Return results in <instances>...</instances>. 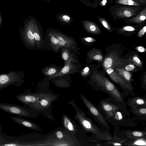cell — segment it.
<instances>
[{
	"label": "cell",
	"mask_w": 146,
	"mask_h": 146,
	"mask_svg": "<svg viewBox=\"0 0 146 146\" xmlns=\"http://www.w3.org/2000/svg\"><path fill=\"white\" fill-rule=\"evenodd\" d=\"M68 103L74 109L76 112L74 118L84 131L92 134L99 140L108 141L112 139L108 131L101 129L95 124L91 118L87 116L73 101H70Z\"/></svg>",
	"instance_id": "6da1fadb"
},
{
	"label": "cell",
	"mask_w": 146,
	"mask_h": 146,
	"mask_svg": "<svg viewBox=\"0 0 146 146\" xmlns=\"http://www.w3.org/2000/svg\"><path fill=\"white\" fill-rule=\"evenodd\" d=\"M37 95L36 101L27 107L33 109L51 120L55 121V118L52 113V103L57 100L59 96L52 92L44 91L36 92Z\"/></svg>",
	"instance_id": "7a4b0ae2"
},
{
	"label": "cell",
	"mask_w": 146,
	"mask_h": 146,
	"mask_svg": "<svg viewBox=\"0 0 146 146\" xmlns=\"http://www.w3.org/2000/svg\"><path fill=\"white\" fill-rule=\"evenodd\" d=\"M92 77L94 89L96 90L105 92L111 96L115 100L121 102L122 99L120 93L115 85L107 78L100 74L96 73Z\"/></svg>",
	"instance_id": "3957f363"
},
{
	"label": "cell",
	"mask_w": 146,
	"mask_h": 146,
	"mask_svg": "<svg viewBox=\"0 0 146 146\" xmlns=\"http://www.w3.org/2000/svg\"><path fill=\"white\" fill-rule=\"evenodd\" d=\"M29 18H25L23 21L24 27H20L19 31L20 36L25 46L29 50L38 49L33 34L34 20L35 18L31 15Z\"/></svg>",
	"instance_id": "277c9868"
},
{
	"label": "cell",
	"mask_w": 146,
	"mask_h": 146,
	"mask_svg": "<svg viewBox=\"0 0 146 146\" xmlns=\"http://www.w3.org/2000/svg\"><path fill=\"white\" fill-rule=\"evenodd\" d=\"M0 108L6 112L20 117L34 118L40 115V113L33 109L15 104L0 103Z\"/></svg>",
	"instance_id": "5b68a950"
},
{
	"label": "cell",
	"mask_w": 146,
	"mask_h": 146,
	"mask_svg": "<svg viewBox=\"0 0 146 146\" xmlns=\"http://www.w3.org/2000/svg\"><path fill=\"white\" fill-rule=\"evenodd\" d=\"M25 74L23 71H12L7 73H2L0 75V90L11 85L18 87L24 82Z\"/></svg>",
	"instance_id": "8992f818"
},
{
	"label": "cell",
	"mask_w": 146,
	"mask_h": 146,
	"mask_svg": "<svg viewBox=\"0 0 146 146\" xmlns=\"http://www.w3.org/2000/svg\"><path fill=\"white\" fill-rule=\"evenodd\" d=\"M80 97L91 115L101 126L108 131L110 129V127L106 119L102 113L101 111L85 96L80 95Z\"/></svg>",
	"instance_id": "52a82bcc"
},
{
	"label": "cell",
	"mask_w": 146,
	"mask_h": 146,
	"mask_svg": "<svg viewBox=\"0 0 146 146\" xmlns=\"http://www.w3.org/2000/svg\"><path fill=\"white\" fill-rule=\"evenodd\" d=\"M144 7L129 6L121 7L117 8L114 14L118 18L126 19L136 15Z\"/></svg>",
	"instance_id": "ba28073f"
},
{
	"label": "cell",
	"mask_w": 146,
	"mask_h": 146,
	"mask_svg": "<svg viewBox=\"0 0 146 146\" xmlns=\"http://www.w3.org/2000/svg\"><path fill=\"white\" fill-rule=\"evenodd\" d=\"M46 31L52 33L57 39L61 48L65 47L72 49L74 48L75 42L60 31L51 28L47 29Z\"/></svg>",
	"instance_id": "9c48e42d"
},
{
	"label": "cell",
	"mask_w": 146,
	"mask_h": 146,
	"mask_svg": "<svg viewBox=\"0 0 146 146\" xmlns=\"http://www.w3.org/2000/svg\"><path fill=\"white\" fill-rule=\"evenodd\" d=\"M62 120L63 125L66 129L72 133L75 136L78 135L86 137L85 132L80 129L77 124L69 117L65 114L62 116Z\"/></svg>",
	"instance_id": "30bf717a"
},
{
	"label": "cell",
	"mask_w": 146,
	"mask_h": 146,
	"mask_svg": "<svg viewBox=\"0 0 146 146\" xmlns=\"http://www.w3.org/2000/svg\"><path fill=\"white\" fill-rule=\"evenodd\" d=\"M98 109L106 116L107 119L113 117L115 112L119 107L105 100L100 101Z\"/></svg>",
	"instance_id": "8fae6325"
},
{
	"label": "cell",
	"mask_w": 146,
	"mask_h": 146,
	"mask_svg": "<svg viewBox=\"0 0 146 146\" xmlns=\"http://www.w3.org/2000/svg\"><path fill=\"white\" fill-rule=\"evenodd\" d=\"M33 34L38 49H43L44 46V31L41 25L35 18L34 20Z\"/></svg>",
	"instance_id": "7c38bea8"
},
{
	"label": "cell",
	"mask_w": 146,
	"mask_h": 146,
	"mask_svg": "<svg viewBox=\"0 0 146 146\" xmlns=\"http://www.w3.org/2000/svg\"><path fill=\"white\" fill-rule=\"evenodd\" d=\"M102 64L104 69L106 70L108 68L114 69L122 65L123 62L116 54L110 53L105 58Z\"/></svg>",
	"instance_id": "4fadbf2b"
},
{
	"label": "cell",
	"mask_w": 146,
	"mask_h": 146,
	"mask_svg": "<svg viewBox=\"0 0 146 146\" xmlns=\"http://www.w3.org/2000/svg\"><path fill=\"white\" fill-rule=\"evenodd\" d=\"M36 92L32 93L30 90L21 94H18L16 96L17 100L27 107L30 104L35 102L37 98Z\"/></svg>",
	"instance_id": "5bb4252c"
},
{
	"label": "cell",
	"mask_w": 146,
	"mask_h": 146,
	"mask_svg": "<svg viewBox=\"0 0 146 146\" xmlns=\"http://www.w3.org/2000/svg\"><path fill=\"white\" fill-rule=\"evenodd\" d=\"M11 119L16 123L31 129L42 132L43 130L36 123L29 120L22 118L20 117L13 116Z\"/></svg>",
	"instance_id": "9a60e30c"
},
{
	"label": "cell",
	"mask_w": 146,
	"mask_h": 146,
	"mask_svg": "<svg viewBox=\"0 0 146 146\" xmlns=\"http://www.w3.org/2000/svg\"><path fill=\"white\" fill-rule=\"evenodd\" d=\"M106 71L110 78L114 82L125 88L129 90L132 89V88L131 85L121 78L114 69L108 68Z\"/></svg>",
	"instance_id": "2e32d148"
},
{
	"label": "cell",
	"mask_w": 146,
	"mask_h": 146,
	"mask_svg": "<svg viewBox=\"0 0 146 146\" xmlns=\"http://www.w3.org/2000/svg\"><path fill=\"white\" fill-rule=\"evenodd\" d=\"M146 21V7H145L138 13L134 16L125 19L127 23L140 24Z\"/></svg>",
	"instance_id": "e0dca14e"
},
{
	"label": "cell",
	"mask_w": 146,
	"mask_h": 146,
	"mask_svg": "<svg viewBox=\"0 0 146 146\" xmlns=\"http://www.w3.org/2000/svg\"><path fill=\"white\" fill-rule=\"evenodd\" d=\"M73 60V58L72 55L68 62L64 64V67L60 70L58 73L48 77V79H53L56 77L62 76L70 73L73 67V64L71 63Z\"/></svg>",
	"instance_id": "ac0fdd59"
},
{
	"label": "cell",
	"mask_w": 146,
	"mask_h": 146,
	"mask_svg": "<svg viewBox=\"0 0 146 146\" xmlns=\"http://www.w3.org/2000/svg\"><path fill=\"white\" fill-rule=\"evenodd\" d=\"M82 23L84 28L88 32L94 34H98L101 32L100 28L94 23L84 20H82Z\"/></svg>",
	"instance_id": "d6986e66"
},
{
	"label": "cell",
	"mask_w": 146,
	"mask_h": 146,
	"mask_svg": "<svg viewBox=\"0 0 146 146\" xmlns=\"http://www.w3.org/2000/svg\"><path fill=\"white\" fill-rule=\"evenodd\" d=\"M46 32L51 49L55 53L58 52L61 48L57 39L50 32L46 31Z\"/></svg>",
	"instance_id": "ffe728a7"
},
{
	"label": "cell",
	"mask_w": 146,
	"mask_h": 146,
	"mask_svg": "<svg viewBox=\"0 0 146 146\" xmlns=\"http://www.w3.org/2000/svg\"><path fill=\"white\" fill-rule=\"evenodd\" d=\"M61 69L56 65L52 64L44 67L41 71L45 76L49 77L58 73Z\"/></svg>",
	"instance_id": "44dd1931"
},
{
	"label": "cell",
	"mask_w": 146,
	"mask_h": 146,
	"mask_svg": "<svg viewBox=\"0 0 146 146\" xmlns=\"http://www.w3.org/2000/svg\"><path fill=\"white\" fill-rule=\"evenodd\" d=\"M57 21L63 25L69 24L73 21V19L69 14L61 13L58 14L56 17Z\"/></svg>",
	"instance_id": "7402d4cb"
},
{
	"label": "cell",
	"mask_w": 146,
	"mask_h": 146,
	"mask_svg": "<svg viewBox=\"0 0 146 146\" xmlns=\"http://www.w3.org/2000/svg\"><path fill=\"white\" fill-rule=\"evenodd\" d=\"M89 58L93 60H96L100 62L103 61V57L100 51L96 49H93L88 54Z\"/></svg>",
	"instance_id": "603a6c76"
},
{
	"label": "cell",
	"mask_w": 146,
	"mask_h": 146,
	"mask_svg": "<svg viewBox=\"0 0 146 146\" xmlns=\"http://www.w3.org/2000/svg\"><path fill=\"white\" fill-rule=\"evenodd\" d=\"M115 2L117 4L129 6L137 7H145L143 4L136 0H116Z\"/></svg>",
	"instance_id": "cb8c5ba5"
},
{
	"label": "cell",
	"mask_w": 146,
	"mask_h": 146,
	"mask_svg": "<svg viewBox=\"0 0 146 146\" xmlns=\"http://www.w3.org/2000/svg\"><path fill=\"white\" fill-rule=\"evenodd\" d=\"M115 71L128 83H130L131 80V74L124 68H116L114 69Z\"/></svg>",
	"instance_id": "d4e9b609"
},
{
	"label": "cell",
	"mask_w": 146,
	"mask_h": 146,
	"mask_svg": "<svg viewBox=\"0 0 146 146\" xmlns=\"http://www.w3.org/2000/svg\"><path fill=\"white\" fill-rule=\"evenodd\" d=\"M61 48V57L64 60V64H65L68 62L72 55L71 54L68 48L65 47Z\"/></svg>",
	"instance_id": "484cf974"
},
{
	"label": "cell",
	"mask_w": 146,
	"mask_h": 146,
	"mask_svg": "<svg viewBox=\"0 0 146 146\" xmlns=\"http://www.w3.org/2000/svg\"><path fill=\"white\" fill-rule=\"evenodd\" d=\"M130 62L139 67H141L142 63L136 54L133 55L131 58H129Z\"/></svg>",
	"instance_id": "4316f807"
},
{
	"label": "cell",
	"mask_w": 146,
	"mask_h": 146,
	"mask_svg": "<svg viewBox=\"0 0 146 146\" xmlns=\"http://www.w3.org/2000/svg\"><path fill=\"white\" fill-rule=\"evenodd\" d=\"M98 19L101 24L108 31L111 32L113 30L107 20L104 18L100 17H98Z\"/></svg>",
	"instance_id": "83f0119b"
},
{
	"label": "cell",
	"mask_w": 146,
	"mask_h": 146,
	"mask_svg": "<svg viewBox=\"0 0 146 146\" xmlns=\"http://www.w3.org/2000/svg\"><path fill=\"white\" fill-rule=\"evenodd\" d=\"M136 28L134 27L131 25L124 26L119 29L120 32H132L136 31Z\"/></svg>",
	"instance_id": "f1b7e54d"
},
{
	"label": "cell",
	"mask_w": 146,
	"mask_h": 146,
	"mask_svg": "<svg viewBox=\"0 0 146 146\" xmlns=\"http://www.w3.org/2000/svg\"><path fill=\"white\" fill-rule=\"evenodd\" d=\"M112 117L114 118L115 120L119 121L122 119V116L121 112L116 111Z\"/></svg>",
	"instance_id": "f546056e"
},
{
	"label": "cell",
	"mask_w": 146,
	"mask_h": 146,
	"mask_svg": "<svg viewBox=\"0 0 146 146\" xmlns=\"http://www.w3.org/2000/svg\"><path fill=\"white\" fill-rule=\"evenodd\" d=\"M146 32V25L142 28L139 31L137 36L139 37L143 36Z\"/></svg>",
	"instance_id": "4dcf8cb0"
},
{
	"label": "cell",
	"mask_w": 146,
	"mask_h": 146,
	"mask_svg": "<svg viewBox=\"0 0 146 146\" xmlns=\"http://www.w3.org/2000/svg\"><path fill=\"white\" fill-rule=\"evenodd\" d=\"M135 68L134 64H129L124 68V69L127 71H131L134 70Z\"/></svg>",
	"instance_id": "1f68e13d"
},
{
	"label": "cell",
	"mask_w": 146,
	"mask_h": 146,
	"mask_svg": "<svg viewBox=\"0 0 146 146\" xmlns=\"http://www.w3.org/2000/svg\"><path fill=\"white\" fill-rule=\"evenodd\" d=\"M89 72V68L88 67H86L82 70L81 74L83 76H86L88 74Z\"/></svg>",
	"instance_id": "d6a6232c"
},
{
	"label": "cell",
	"mask_w": 146,
	"mask_h": 146,
	"mask_svg": "<svg viewBox=\"0 0 146 146\" xmlns=\"http://www.w3.org/2000/svg\"><path fill=\"white\" fill-rule=\"evenodd\" d=\"M83 40L88 42H95L96 40L94 38L91 37H86L83 38Z\"/></svg>",
	"instance_id": "836d02e7"
},
{
	"label": "cell",
	"mask_w": 146,
	"mask_h": 146,
	"mask_svg": "<svg viewBox=\"0 0 146 146\" xmlns=\"http://www.w3.org/2000/svg\"><path fill=\"white\" fill-rule=\"evenodd\" d=\"M136 50L140 52H144L146 51V49L142 46H138L136 48Z\"/></svg>",
	"instance_id": "e575fe53"
},
{
	"label": "cell",
	"mask_w": 146,
	"mask_h": 146,
	"mask_svg": "<svg viewBox=\"0 0 146 146\" xmlns=\"http://www.w3.org/2000/svg\"><path fill=\"white\" fill-rule=\"evenodd\" d=\"M133 135L135 136L141 137L143 135V134L141 132L135 131L133 132Z\"/></svg>",
	"instance_id": "d590c367"
},
{
	"label": "cell",
	"mask_w": 146,
	"mask_h": 146,
	"mask_svg": "<svg viewBox=\"0 0 146 146\" xmlns=\"http://www.w3.org/2000/svg\"><path fill=\"white\" fill-rule=\"evenodd\" d=\"M136 102L137 104H138L143 105L144 103V101L142 99H139L136 100Z\"/></svg>",
	"instance_id": "8d00e7d4"
},
{
	"label": "cell",
	"mask_w": 146,
	"mask_h": 146,
	"mask_svg": "<svg viewBox=\"0 0 146 146\" xmlns=\"http://www.w3.org/2000/svg\"><path fill=\"white\" fill-rule=\"evenodd\" d=\"M107 2V0H102L100 3V5L101 6H104L106 4Z\"/></svg>",
	"instance_id": "74e56055"
},
{
	"label": "cell",
	"mask_w": 146,
	"mask_h": 146,
	"mask_svg": "<svg viewBox=\"0 0 146 146\" xmlns=\"http://www.w3.org/2000/svg\"><path fill=\"white\" fill-rule=\"evenodd\" d=\"M139 112L143 114H146V108H142L139 110Z\"/></svg>",
	"instance_id": "f35d334b"
},
{
	"label": "cell",
	"mask_w": 146,
	"mask_h": 146,
	"mask_svg": "<svg viewBox=\"0 0 146 146\" xmlns=\"http://www.w3.org/2000/svg\"><path fill=\"white\" fill-rule=\"evenodd\" d=\"M136 0L138 1L140 3H141L142 4H143L144 6L146 7V0Z\"/></svg>",
	"instance_id": "ab89813d"
},
{
	"label": "cell",
	"mask_w": 146,
	"mask_h": 146,
	"mask_svg": "<svg viewBox=\"0 0 146 146\" xmlns=\"http://www.w3.org/2000/svg\"><path fill=\"white\" fill-rule=\"evenodd\" d=\"M3 23L2 17L1 12H0V28L1 27V25Z\"/></svg>",
	"instance_id": "60d3db41"
},
{
	"label": "cell",
	"mask_w": 146,
	"mask_h": 146,
	"mask_svg": "<svg viewBox=\"0 0 146 146\" xmlns=\"http://www.w3.org/2000/svg\"><path fill=\"white\" fill-rule=\"evenodd\" d=\"M144 82L146 84V75L144 77Z\"/></svg>",
	"instance_id": "b9f144b4"
},
{
	"label": "cell",
	"mask_w": 146,
	"mask_h": 146,
	"mask_svg": "<svg viewBox=\"0 0 146 146\" xmlns=\"http://www.w3.org/2000/svg\"><path fill=\"white\" fill-rule=\"evenodd\" d=\"M43 1H47L48 2H50V0H42Z\"/></svg>",
	"instance_id": "7bdbcfd3"
},
{
	"label": "cell",
	"mask_w": 146,
	"mask_h": 146,
	"mask_svg": "<svg viewBox=\"0 0 146 146\" xmlns=\"http://www.w3.org/2000/svg\"></svg>",
	"instance_id": "ee69618b"
}]
</instances>
